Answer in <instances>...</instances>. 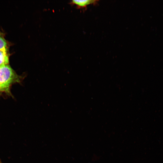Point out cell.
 <instances>
[{
  "mask_svg": "<svg viewBox=\"0 0 163 163\" xmlns=\"http://www.w3.org/2000/svg\"><path fill=\"white\" fill-rule=\"evenodd\" d=\"M7 43L5 40L0 36V50L7 51Z\"/></svg>",
  "mask_w": 163,
  "mask_h": 163,
  "instance_id": "4",
  "label": "cell"
},
{
  "mask_svg": "<svg viewBox=\"0 0 163 163\" xmlns=\"http://www.w3.org/2000/svg\"><path fill=\"white\" fill-rule=\"evenodd\" d=\"M0 35H1V34H0Z\"/></svg>",
  "mask_w": 163,
  "mask_h": 163,
  "instance_id": "6",
  "label": "cell"
},
{
  "mask_svg": "<svg viewBox=\"0 0 163 163\" xmlns=\"http://www.w3.org/2000/svg\"><path fill=\"white\" fill-rule=\"evenodd\" d=\"M98 1L97 0H72L70 3L72 5H75L76 7L79 8H84L90 4H96Z\"/></svg>",
  "mask_w": 163,
  "mask_h": 163,
  "instance_id": "2",
  "label": "cell"
},
{
  "mask_svg": "<svg viewBox=\"0 0 163 163\" xmlns=\"http://www.w3.org/2000/svg\"><path fill=\"white\" fill-rule=\"evenodd\" d=\"M19 78L14 71L8 65L0 67V90L9 93L10 85L19 82Z\"/></svg>",
  "mask_w": 163,
  "mask_h": 163,
  "instance_id": "1",
  "label": "cell"
},
{
  "mask_svg": "<svg viewBox=\"0 0 163 163\" xmlns=\"http://www.w3.org/2000/svg\"><path fill=\"white\" fill-rule=\"evenodd\" d=\"M0 91H1V90H0Z\"/></svg>",
  "mask_w": 163,
  "mask_h": 163,
  "instance_id": "5",
  "label": "cell"
},
{
  "mask_svg": "<svg viewBox=\"0 0 163 163\" xmlns=\"http://www.w3.org/2000/svg\"><path fill=\"white\" fill-rule=\"evenodd\" d=\"M9 63V58L7 51L0 50V67Z\"/></svg>",
  "mask_w": 163,
  "mask_h": 163,
  "instance_id": "3",
  "label": "cell"
}]
</instances>
